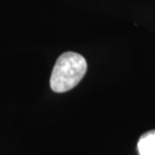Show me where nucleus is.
Returning a JSON list of instances; mask_svg holds the SVG:
<instances>
[{"label":"nucleus","mask_w":155,"mask_h":155,"mask_svg":"<svg viewBox=\"0 0 155 155\" xmlns=\"http://www.w3.org/2000/svg\"><path fill=\"white\" fill-rule=\"evenodd\" d=\"M87 72V61L77 52H64L58 58L51 77V88L55 93L72 90Z\"/></svg>","instance_id":"nucleus-1"},{"label":"nucleus","mask_w":155,"mask_h":155,"mask_svg":"<svg viewBox=\"0 0 155 155\" xmlns=\"http://www.w3.org/2000/svg\"><path fill=\"white\" fill-rule=\"evenodd\" d=\"M137 148L140 155H155V130H151L141 136Z\"/></svg>","instance_id":"nucleus-2"}]
</instances>
